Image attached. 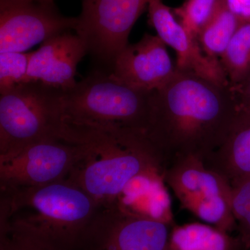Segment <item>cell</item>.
<instances>
[{
    "mask_svg": "<svg viewBox=\"0 0 250 250\" xmlns=\"http://www.w3.org/2000/svg\"><path fill=\"white\" fill-rule=\"evenodd\" d=\"M31 52L0 53V93L26 82Z\"/></svg>",
    "mask_w": 250,
    "mask_h": 250,
    "instance_id": "21",
    "label": "cell"
},
{
    "mask_svg": "<svg viewBox=\"0 0 250 250\" xmlns=\"http://www.w3.org/2000/svg\"><path fill=\"white\" fill-rule=\"evenodd\" d=\"M150 0H83L77 17L75 34L87 52L111 72L118 56L129 45L135 23L147 9Z\"/></svg>",
    "mask_w": 250,
    "mask_h": 250,
    "instance_id": "7",
    "label": "cell"
},
{
    "mask_svg": "<svg viewBox=\"0 0 250 250\" xmlns=\"http://www.w3.org/2000/svg\"><path fill=\"white\" fill-rule=\"evenodd\" d=\"M90 145L52 139L34 143L14 157L0 161L1 190L41 187L66 180L95 155Z\"/></svg>",
    "mask_w": 250,
    "mask_h": 250,
    "instance_id": "8",
    "label": "cell"
},
{
    "mask_svg": "<svg viewBox=\"0 0 250 250\" xmlns=\"http://www.w3.org/2000/svg\"><path fill=\"white\" fill-rule=\"evenodd\" d=\"M87 52L83 41L70 31L44 41L31 52L26 82H38L65 92L73 88L77 65Z\"/></svg>",
    "mask_w": 250,
    "mask_h": 250,
    "instance_id": "13",
    "label": "cell"
},
{
    "mask_svg": "<svg viewBox=\"0 0 250 250\" xmlns=\"http://www.w3.org/2000/svg\"><path fill=\"white\" fill-rule=\"evenodd\" d=\"M220 0H185L172 9L184 29L197 41L199 34L214 14Z\"/></svg>",
    "mask_w": 250,
    "mask_h": 250,
    "instance_id": "19",
    "label": "cell"
},
{
    "mask_svg": "<svg viewBox=\"0 0 250 250\" xmlns=\"http://www.w3.org/2000/svg\"><path fill=\"white\" fill-rule=\"evenodd\" d=\"M239 247V240L229 233L205 223H191L172 227L167 250H237Z\"/></svg>",
    "mask_w": 250,
    "mask_h": 250,
    "instance_id": "15",
    "label": "cell"
},
{
    "mask_svg": "<svg viewBox=\"0 0 250 250\" xmlns=\"http://www.w3.org/2000/svg\"><path fill=\"white\" fill-rule=\"evenodd\" d=\"M77 18L62 16L54 4L0 0V53L24 52L74 30Z\"/></svg>",
    "mask_w": 250,
    "mask_h": 250,
    "instance_id": "10",
    "label": "cell"
},
{
    "mask_svg": "<svg viewBox=\"0 0 250 250\" xmlns=\"http://www.w3.org/2000/svg\"><path fill=\"white\" fill-rule=\"evenodd\" d=\"M231 185V207L240 233L238 240L245 250H250V176Z\"/></svg>",
    "mask_w": 250,
    "mask_h": 250,
    "instance_id": "20",
    "label": "cell"
},
{
    "mask_svg": "<svg viewBox=\"0 0 250 250\" xmlns=\"http://www.w3.org/2000/svg\"><path fill=\"white\" fill-rule=\"evenodd\" d=\"M147 10L149 24L177 54V70L191 72L220 84H229L220 62L203 53L198 41L187 32L163 0H150Z\"/></svg>",
    "mask_w": 250,
    "mask_h": 250,
    "instance_id": "12",
    "label": "cell"
},
{
    "mask_svg": "<svg viewBox=\"0 0 250 250\" xmlns=\"http://www.w3.org/2000/svg\"><path fill=\"white\" fill-rule=\"evenodd\" d=\"M164 177L184 208L202 223L230 233L237 228L231 207V185L205 161L187 156L166 168Z\"/></svg>",
    "mask_w": 250,
    "mask_h": 250,
    "instance_id": "6",
    "label": "cell"
},
{
    "mask_svg": "<svg viewBox=\"0 0 250 250\" xmlns=\"http://www.w3.org/2000/svg\"><path fill=\"white\" fill-rule=\"evenodd\" d=\"M205 163L231 184L250 176V109L238 107L226 139Z\"/></svg>",
    "mask_w": 250,
    "mask_h": 250,
    "instance_id": "14",
    "label": "cell"
},
{
    "mask_svg": "<svg viewBox=\"0 0 250 250\" xmlns=\"http://www.w3.org/2000/svg\"><path fill=\"white\" fill-rule=\"evenodd\" d=\"M224 5L240 21L250 22V0H222Z\"/></svg>",
    "mask_w": 250,
    "mask_h": 250,
    "instance_id": "22",
    "label": "cell"
},
{
    "mask_svg": "<svg viewBox=\"0 0 250 250\" xmlns=\"http://www.w3.org/2000/svg\"><path fill=\"white\" fill-rule=\"evenodd\" d=\"M238 111L229 84L176 70L152 92L144 138L164 170L176 161H205L224 142Z\"/></svg>",
    "mask_w": 250,
    "mask_h": 250,
    "instance_id": "1",
    "label": "cell"
},
{
    "mask_svg": "<svg viewBox=\"0 0 250 250\" xmlns=\"http://www.w3.org/2000/svg\"><path fill=\"white\" fill-rule=\"evenodd\" d=\"M95 155L72 172L68 180L83 189L100 205L121 198L136 177L164 168L152 149L146 146H125L103 136L94 139Z\"/></svg>",
    "mask_w": 250,
    "mask_h": 250,
    "instance_id": "5",
    "label": "cell"
},
{
    "mask_svg": "<svg viewBox=\"0 0 250 250\" xmlns=\"http://www.w3.org/2000/svg\"><path fill=\"white\" fill-rule=\"evenodd\" d=\"M176 70L164 41L146 34L122 51L110 73L131 88L152 93L165 85Z\"/></svg>",
    "mask_w": 250,
    "mask_h": 250,
    "instance_id": "11",
    "label": "cell"
},
{
    "mask_svg": "<svg viewBox=\"0 0 250 250\" xmlns=\"http://www.w3.org/2000/svg\"><path fill=\"white\" fill-rule=\"evenodd\" d=\"M100 205L66 179L1 190L0 220L22 224L63 249L72 250Z\"/></svg>",
    "mask_w": 250,
    "mask_h": 250,
    "instance_id": "3",
    "label": "cell"
},
{
    "mask_svg": "<svg viewBox=\"0 0 250 250\" xmlns=\"http://www.w3.org/2000/svg\"><path fill=\"white\" fill-rule=\"evenodd\" d=\"M172 227L135 214L119 201L101 205L77 247L88 250H167Z\"/></svg>",
    "mask_w": 250,
    "mask_h": 250,
    "instance_id": "9",
    "label": "cell"
},
{
    "mask_svg": "<svg viewBox=\"0 0 250 250\" xmlns=\"http://www.w3.org/2000/svg\"><path fill=\"white\" fill-rule=\"evenodd\" d=\"M230 85L238 84L250 74V22H241L220 59Z\"/></svg>",
    "mask_w": 250,
    "mask_h": 250,
    "instance_id": "17",
    "label": "cell"
},
{
    "mask_svg": "<svg viewBox=\"0 0 250 250\" xmlns=\"http://www.w3.org/2000/svg\"><path fill=\"white\" fill-rule=\"evenodd\" d=\"M1 221V250H66L25 225Z\"/></svg>",
    "mask_w": 250,
    "mask_h": 250,
    "instance_id": "18",
    "label": "cell"
},
{
    "mask_svg": "<svg viewBox=\"0 0 250 250\" xmlns=\"http://www.w3.org/2000/svg\"><path fill=\"white\" fill-rule=\"evenodd\" d=\"M62 90L38 82L16 85L0 95V161L47 139H65Z\"/></svg>",
    "mask_w": 250,
    "mask_h": 250,
    "instance_id": "4",
    "label": "cell"
},
{
    "mask_svg": "<svg viewBox=\"0 0 250 250\" xmlns=\"http://www.w3.org/2000/svg\"><path fill=\"white\" fill-rule=\"evenodd\" d=\"M13 1H34V2L44 3V4H54V0H13Z\"/></svg>",
    "mask_w": 250,
    "mask_h": 250,
    "instance_id": "24",
    "label": "cell"
},
{
    "mask_svg": "<svg viewBox=\"0 0 250 250\" xmlns=\"http://www.w3.org/2000/svg\"><path fill=\"white\" fill-rule=\"evenodd\" d=\"M230 88L238 107L250 109V74L238 84L230 85Z\"/></svg>",
    "mask_w": 250,
    "mask_h": 250,
    "instance_id": "23",
    "label": "cell"
},
{
    "mask_svg": "<svg viewBox=\"0 0 250 250\" xmlns=\"http://www.w3.org/2000/svg\"><path fill=\"white\" fill-rule=\"evenodd\" d=\"M240 24V21L220 0L214 14L197 38L203 53L211 60L220 62L222 55Z\"/></svg>",
    "mask_w": 250,
    "mask_h": 250,
    "instance_id": "16",
    "label": "cell"
},
{
    "mask_svg": "<svg viewBox=\"0 0 250 250\" xmlns=\"http://www.w3.org/2000/svg\"><path fill=\"white\" fill-rule=\"evenodd\" d=\"M152 93L134 89L97 69L62 95V121L69 139L103 136L122 146L144 137Z\"/></svg>",
    "mask_w": 250,
    "mask_h": 250,
    "instance_id": "2",
    "label": "cell"
}]
</instances>
